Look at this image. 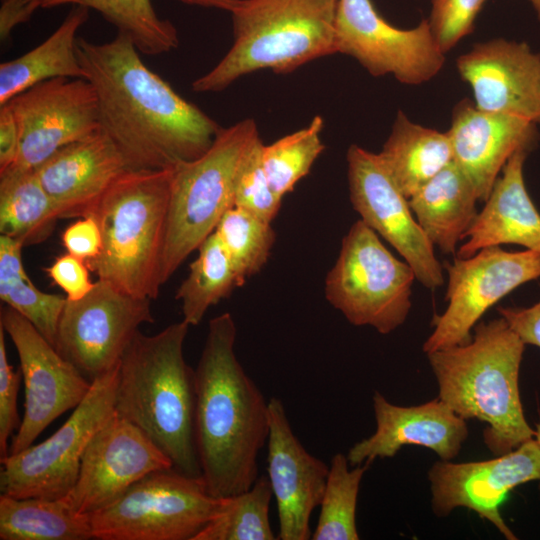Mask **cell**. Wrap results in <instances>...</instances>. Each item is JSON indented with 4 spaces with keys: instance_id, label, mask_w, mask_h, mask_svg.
Instances as JSON below:
<instances>
[{
    "instance_id": "29",
    "label": "cell",
    "mask_w": 540,
    "mask_h": 540,
    "mask_svg": "<svg viewBox=\"0 0 540 540\" xmlns=\"http://www.w3.org/2000/svg\"><path fill=\"white\" fill-rule=\"evenodd\" d=\"M1 540L94 539L90 515L75 512L64 500L0 495Z\"/></svg>"
},
{
    "instance_id": "5",
    "label": "cell",
    "mask_w": 540,
    "mask_h": 540,
    "mask_svg": "<svg viewBox=\"0 0 540 540\" xmlns=\"http://www.w3.org/2000/svg\"><path fill=\"white\" fill-rule=\"evenodd\" d=\"M171 176L172 169L128 170L89 214L98 223L102 246L86 264L126 294L151 300L159 294Z\"/></svg>"
},
{
    "instance_id": "26",
    "label": "cell",
    "mask_w": 540,
    "mask_h": 540,
    "mask_svg": "<svg viewBox=\"0 0 540 540\" xmlns=\"http://www.w3.org/2000/svg\"><path fill=\"white\" fill-rule=\"evenodd\" d=\"M89 9L74 5L60 26L40 45L0 65V105L32 86L55 78H84L77 54V32Z\"/></svg>"
},
{
    "instance_id": "17",
    "label": "cell",
    "mask_w": 540,
    "mask_h": 540,
    "mask_svg": "<svg viewBox=\"0 0 540 540\" xmlns=\"http://www.w3.org/2000/svg\"><path fill=\"white\" fill-rule=\"evenodd\" d=\"M428 478L435 515L446 517L455 508L465 507L492 523L506 539L515 540L499 506L515 487L540 480V446L533 438L489 460H441L432 465Z\"/></svg>"
},
{
    "instance_id": "10",
    "label": "cell",
    "mask_w": 540,
    "mask_h": 540,
    "mask_svg": "<svg viewBox=\"0 0 540 540\" xmlns=\"http://www.w3.org/2000/svg\"><path fill=\"white\" fill-rule=\"evenodd\" d=\"M119 364L90 391L50 437L0 459V491L16 498L60 499L74 487L85 450L115 414Z\"/></svg>"
},
{
    "instance_id": "13",
    "label": "cell",
    "mask_w": 540,
    "mask_h": 540,
    "mask_svg": "<svg viewBox=\"0 0 540 540\" xmlns=\"http://www.w3.org/2000/svg\"><path fill=\"white\" fill-rule=\"evenodd\" d=\"M335 36L336 53L353 57L372 76L391 74L403 84L429 81L445 61L428 19L400 29L380 16L371 0H338Z\"/></svg>"
},
{
    "instance_id": "16",
    "label": "cell",
    "mask_w": 540,
    "mask_h": 540,
    "mask_svg": "<svg viewBox=\"0 0 540 540\" xmlns=\"http://www.w3.org/2000/svg\"><path fill=\"white\" fill-rule=\"evenodd\" d=\"M7 103L20 130V151L11 167L36 169L62 147L100 129L96 93L84 78L47 80Z\"/></svg>"
},
{
    "instance_id": "35",
    "label": "cell",
    "mask_w": 540,
    "mask_h": 540,
    "mask_svg": "<svg viewBox=\"0 0 540 540\" xmlns=\"http://www.w3.org/2000/svg\"><path fill=\"white\" fill-rule=\"evenodd\" d=\"M323 119L316 115L304 128L262 147V163L272 190L283 198L306 176L324 150Z\"/></svg>"
},
{
    "instance_id": "30",
    "label": "cell",
    "mask_w": 540,
    "mask_h": 540,
    "mask_svg": "<svg viewBox=\"0 0 540 540\" xmlns=\"http://www.w3.org/2000/svg\"><path fill=\"white\" fill-rule=\"evenodd\" d=\"M24 246L0 236V299L25 317L54 347L66 297L39 290L22 262Z\"/></svg>"
},
{
    "instance_id": "47",
    "label": "cell",
    "mask_w": 540,
    "mask_h": 540,
    "mask_svg": "<svg viewBox=\"0 0 540 540\" xmlns=\"http://www.w3.org/2000/svg\"><path fill=\"white\" fill-rule=\"evenodd\" d=\"M534 439L540 446V423L536 425V428L534 429Z\"/></svg>"
},
{
    "instance_id": "21",
    "label": "cell",
    "mask_w": 540,
    "mask_h": 540,
    "mask_svg": "<svg viewBox=\"0 0 540 540\" xmlns=\"http://www.w3.org/2000/svg\"><path fill=\"white\" fill-rule=\"evenodd\" d=\"M372 401L376 430L348 450L351 466L394 457L404 445L426 447L441 460L450 461L468 437L466 420L440 398L405 407L390 403L375 391Z\"/></svg>"
},
{
    "instance_id": "40",
    "label": "cell",
    "mask_w": 540,
    "mask_h": 540,
    "mask_svg": "<svg viewBox=\"0 0 540 540\" xmlns=\"http://www.w3.org/2000/svg\"><path fill=\"white\" fill-rule=\"evenodd\" d=\"M53 282L65 293L68 300L85 297L94 287L86 262L69 253L59 256L45 269Z\"/></svg>"
},
{
    "instance_id": "39",
    "label": "cell",
    "mask_w": 540,
    "mask_h": 540,
    "mask_svg": "<svg viewBox=\"0 0 540 540\" xmlns=\"http://www.w3.org/2000/svg\"><path fill=\"white\" fill-rule=\"evenodd\" d=\"M5 331L0 325V456L9 455L8 441L18 430L21 419L17 410V397L22 374L8 362Z\"/></svg>"
},
{
    "instance_id": "9",
    "label": "cell",
    "mask_w": 540,
    "mask_h": 540,
    "mask_svg": "<svg viewBox=\"0 0 540 540\" xmlns=\"http://www.w3.org/2000/svg\"><path fill=\"white\" fill-rule=\"evenodd\" d=\"M220 498L202 477L167 468L131 485L117 500L90 515L97 540H193L215 515Z\"/></svg>"
},
{
    "instance_id": "24",
    "label": "cell",
    "mask_w": 540,
    "mask_h": 540,
    "mask_svg": "<svg viewBox=\"0 0 540 540\" xmlns=\"http://www.w3.org/2000/svg\"><path fill=\"white\" fill-rule=\"evenodd\" d=\"M528 150L512 154L497 178L483 209L464 235L456 257L467 258L479 250L517 244L540 252V213L524 183L523 167Z\"/></svg>"
},
{
    "instance_id": "14",
    "label": "cell",
    "mask_w": 540,
    "mask_h": 540,
    "mask_svg": "<svg viewBox=\"0 0 540 540\" xmlns=\"http://www.w3.org/2000/svg\"><path fill=\"white\" fill-rule=\"evenodd\" d=\"M0 325L16 348L25 389L24 414L9 447V454H16L31 446L55 419L76 408L92 382L13 308H1Z\"/></svg>"
},
{
    "instance_id": "12",
    "label": "cell",
    "mask_w": 540,
    "mask_h": 540,
    "mask_svg": "<svg viewBox=\"0 0 540 540\" xmlns=\"http://www.w3.org/2000/svg\"><path fill=\"white\" fill-rule=\"evenodd\" d=\"M151 299L126 294L98 279L63 308L55 348L90 382L115 368L145 323H153Z\"/></svg>"
},
{
    "instance_id": "23",
    "label": "cell",
    "mask_w": 540,
    "mask_h": 540,
    "mask_svg": "<svg viewBox=\"0 0 540 540\" xmlns=\"http://www.w3.org/2000/svg\"><path fill=\"white\" fill-rule=\"evenodd\" d=\"M128 170L123 154L101 129L62 147L35 169L61 218L89 215L110 185Z\"/></svg>"
},
{
    "instance_id": "32",
    "label": "cell",
    "mask_w": 540,
    "mask_h": 540,
    "mask_svg": "<svg viewBox=\"0 0 540 540\" xmlns=\"http://www.w3.org/2000/svg\"><path fill=\"white\" fill-rule=\"evenodd\" d=\"M66 4L97 11L145 55L167 53L179 45L175 26L158 16L152 0H42L45 9Z\"/></svg>"
},
{
    "instance_id": "44",
    "label": "cell",
    "mask_w": 540,
    "mask_h": 540,
    "mask_svg": "<svg viewBox=\"0 0 540 540\" xmlns=\"http://www.w3.org/2000/svg\"><path fill=\"white\" fill-rule=\"evenodd\" d=\"M42 0H0V42L5 46L12 31L19 24L28 22Z\"/></svg>"
},
{
    "instance_id": "41",
    "label": "cell",
    "mask_w": 540,
    "mask_h": 540,
    "mask_svg": "<svg viewBox=\"0 0 540 540\" xmlns=\"http://www.w3.org/2000/svg\"><path fill=\"white\" fill-rule=\"evenodd\" d=\"M67 253L89 261L98 256L102 246L100 229L93 216H84L69 225L62 235Z\"/></svg>"
},
{
    "instance_id": "42",
    "label": "cell",
    "mask_w": 540,
    "mask_h": 540,
    "mask_svg": "<svg viewBox=\"0 0 540 540\" xmlns=\"http://www.w3.org/2000/svg\"><path fill=\"white\" fill-rule=\"evenodd\" d=\"M499 315L525 344L540 348V301L530 307H499Z\"/></svg>"
},
{
    "instance_id": "43",
    "label": "cell",
    "mask_w": 540,
    "mask_h": 540,
    "mask_svg": "<svg viewBox=\"0 0 540 540\" xmlns=\"http://www.w3.org/2000/svg\"><path fill=\"white\" fill-rule=\"evenodd\" d=\"M20 151V130L8 103L0 105V172L13 166Z\"/></svg>"
},
{
    "instance_id": "22",
    "label": "cell",
    "mask_w": 540,
    "mask_h": 540,
    "mask_svg": "<svg viewBox=\"0 0 540 540\" xmlns=\"http://www.w3.org/2000/svg\"><path fill=\"white\" fill-rule=\"evenodd\" d=\"M453 162L467 176L479 201H486L499 173L519 149L530 151L537 142V125L527 119L483 111L468 99L454 108L446 132Z\"/></svg>"
},
{
    "instance_id": "11",
    "label": "cell",
    "mask_w": 540,
    "mask_h": 540,
    "mask_svg": "<svg viewBox=\"0 0 540 540\" xmlns=\"http://www.w3.org/2000/svg\"><path fill=\"white\" fill-rule=\"evenodd\" d=\"M448 305L433 319V332L422 349L430 352L472 340L471 330L483 314L524 283L540 278V252L486 247L445 264Z\"/></svg>"
},
{
    "instance_id": "3",
    "label": "cell",
    "mask_w": 540,
    "mask_h": 540,
    "mask_svg": "<svg viewBox=\"0 0 540 540\" xmlns=\"http://www.w3.org/2000/svg\"><path fill=\"white\" fill-rule=\"evenodd\" d=\"M185 321L136 333L119 363L115 413L141 429L177 471L201 477L195 441V371L184 358Z\"/></svg>"
},
{
    "instance_id": "45",
    "label": "cell",
    "mask_w": 540,
    "mask_h": 540,
    "mask_svg": "<svg viewBox=\"0 0 540 540\" xmlns=\"http://www.w3.org/2000/svg\"><path fill=\"white\" fill-rule=\"evenodd\" d=\"M184 4L195 5L207 8H216L228 12H232L239 0H177Z\"/></svg>"
},
{
    "instance_id": "7",
    "label": "cell",
    "mask_w": 540,
    "mask_h": 540,
    "mask_svg": "<svg viewBox=\"0 0 540 540\" xmlns=\"http://www.w3.org/2000/svg\"><path fill=\"white\" fill-rule=\"evenodd\" d=\"M259 137L255 121L244 119L221 128L203 155L172 168L160 261L161 285L198 250L224 213L234 206L241 164Z\"/></svg>"
},
{
    "instance_id": "36",
    "label": "cell",
    "mask_w": 540,
    "mask_h": 540,
    "mask_svg": "<svg viewBox=\"0 0 540 540\" xmlns=\"http://www.w3.org/2000/svg\"><path fill=\"white\" fill-rule=\"evenodd\" d=\"M214 233L243 283L263 268L276 239L270 222L237 206L224 213Z\"/></svg>"
},
{
    "instance_id": "20",
    "label": "cell",
    "mask_w": 540,
    "mask_h": 540,
    "mask_svg": "<svg viewBox=\"0 0 540 540\" xmlns=\"http://www.w3.org/2000/svg\"><path fill=\"white\" fill-rule=\"evenodd\" d=\"M456 65L477 108L540 124V54L528 44L502 38L478 43Z\"/></svg>"
},
{
    "instance_id": "33",
    "label": "cell",
    "mask_w": 540,
    "mask_h": 540,
    "mask_svg": "<svg viewBox=\"0 0 540 540\" xmlns=\"http://www.w3.org/2000/svg\"><path fill=\"white\" fill-rule=\"evenodd\" d=\"M272 489L265 475L241 493L220 498L219 507L193 540H274L269 518Z\"/></svg>"
},
{
    "instance_id": "4",
    "label": "cell",
    "mask_w": 540,
    "mask_h": 540,
    "mask_svg": "<svg viewBox=\"0 0 540 540\" xmlns=\"http://www.w3.org/2000/svg\"><path fill=\"white\" fill-rule=\"evenodd\" d=\"M525 345L500 316L477 323L470 342L427 354L438 398L463 419L487 425L484 443L495 456L534 438L519 389Z\"/></svg>"
},
{
    "instance_id": "2",
    "label": "cell",
    "mask_w": 540,
    "mask_h": 540,
    "mask_svg": "<svg viewBox=\"0 0 540 540\" xmlns=\"http://www.w3.org/2000/svg\"><path fill=\"white\" fill-rule=\"evenodd\" d=\"M237 328L229 312L209 321L195 371V441L201 477L215 498L249 489L269 433L268 401L234 351Z\"/></svg>"
},
{
    "instance_id": "27",
    "label": "cell",
    "mask_w": 540,
    "mask_h": 540,
    "mask_svg": "<svg viewBox=\"0 0 540 540\" xmlns=\"http://www.w3.org/2000/svg\"><path fill=\"white\" fill-rule=\"evenodd\" d=\"M378 154L408 199L453 161L446 132L416 124L402 111Z\"/></svg>"
},
{
    "instance_id": "25",
    "label": "cell",
    "mask_w": 540,
    "mask_h": 540,
    "mask_svg": "<svg viewBox=\"0 0 540 540\" xmlns=\"http://www.w3.org/2000/svg\"><path fill=\"white\" fill-rule=\"evenodd\" d=\"M408 201L431 243L446 255L456 252L478 214L475 188L453 161Z\"/></svg>"
},
{
    "instance_id": "19",
    "label": "cell",
    "mask_w": 540,
    "mask_h": 540,
    "mask_svg": "<svg viewBox=\"0 0 540 540\" xmlns=\"http://www.w3.org/2000/svg\"><path fill=\"white\" fill-rule=\"evenodd\" d=\"M268 480L276 500L281 540L311 539L310 518L320 505L329 465L309 453L294 434L282 401H268Z\"/></svg>"
},
{
    "instance_id": "18",
    "label": "cell",
    "mask_w": 540,
    "mask_h": 540,
    "mask_svg": "<svg viewBox=\"0 0 540 540\" xmlns=\"http://www.w3.org/2000/svg\"><path fill=\"white\" fill-rule=\"evenodd\" d=\"M172 467L171 460L141 429L115 413L91 439L77 481L63 498L75 512L92 515L142 477Z\"/></svg>"
},
{
    "instance_id": "38",
    "label": "cell",
    "mask_w": 540,
    "mask_h": 540,
    "mask_svg": "<svg viewBox=\"0 0 540 540\" xmlns=\"http://www.w3.org/2000/svg\"><path fill=\"white\" fill-rule=\"evenodd\" d=\"M485 0H431L428 23L436 43L445 54L473 31Z\"/></svg>"
},
{
    "instance_id": "31",
    "label": "cell",
    "mask_w": 540,
    "mask_h": 540,
    "mask_svg": "<svg viewBox=\"0 0 540 540\" xmlns=\"http://www.w3.org/2000/svg\"><path fill=\"white\" fill-rule=\"evenodd\" d=\"M243 284L230 256L213 232L198 248V256L177 290L183 321L189 326L198 325L211 306Z\"/></svg>"
},
{
    "instance_id": "8",
    "label": "cell",
    "mask_w": 540,
    "mask_h": 540,
    "mask_svg": "<svg viewBox=\"0 0 540 540\" xmlns=\"http://www.w3.org/2000/svg\"><path fill=\"white\" fill-rule=\"evenodd\" d=\"M412 267L397 259L361 219L343 237L325 278V297L354 326L380 334L400 327L411 309Z\"/></svg>"
},
{
    "instance_id": "34",
    "label": "cell",
    "mask_w": 540,
    "mask_h": 540,
    "mask_svg": "<svg viewBox=\"0 0 540 540\" xmlns=\"http://www.w3.org/2000/svg\"><path fill=\"white\" fill-rule=\"evenodd\" d=\"M347 455L332 456L325 490L320 502L313 540H358L356 509L360 483L371 463L349 468Z\"/></svg>"
},
{
    "instance_id": "28",
    "label": "cell",
    "mask_w": 540,
    "mask_h": 540,
    "mask_svg": "<svg viewBox=\"0 0 540 540\" xmlns=\"http://www.w3.org/2000/svg\"><path fill=\"white\" fill-rule=\"evenodd\" d=\"M60 213L35 169L10 167L0 172V233L23 246L46 240Z\"/></svg>"
},
{
    "instance_id": "1",
    "label": "cell",
    "mask_w": 540,
    "mask_h": 540,
    "mask_svg": "<svg viewBox=\"0 0 540 540\" xmlns=\"http://www.w3.org/2000/svg\"><path fill=\"white\" fill-rule=\"evenodd\" d=\"M77 54L96 93L100 129L130 170L172 169L211 147L222 127L150 70L127 35L78 38Z\"/></svg>"
},
{
    "instance_id": "46",
    "label": "cell",
    "mask_w": 540,
    "mask_h": 540,
    "mask_svg": "<svg viewBox=\"0 0 540 540\" xmlns=\"http://www.w3.org/2000/svg\"><path fill=\"white\" fill-rule=\"evenodd\" d=\"M533 6L538 19L540 20V0H528Z\"/></svg>"
},
{
    "instance_id": "15",
    "label": "cell",
    "mask_w": 540,
    "mask_h": 540,
    "mask_svg": "<svg viewBox=\"0 0 540 540\" xmlns=\"http://www.w3.org/2000/svg\"><path fill=\"white\" fill-rule=\"evenodd\" d=\"M347 163L350 201L361 220L395 248L424 287H441L443 269L434 245L379 154L351 145Z\"/></svg>"
},
{
    "instance_id": "6",
    "label": "cell",
    "mask_w": 540,
    "mask_h": 540,
    "mask_svg": "<svg viewBox=\"0 0 540 540\" xmlns=\"http://www.w3.org/2000/svg\"><path fill=\"white\" fill-rule=\"evenodd\" d=\"M338 0H239L231 12L234 42L208 73L192 83L197 93L219 92L249 73H288L336 53Z\"/></svg>"
},
{
    "instance_id": "37",
    "label": "cell",
    "mask_w": 540,
    "mask_h": 540,
    "mask_svg": "<svg viewBox=\"0 0 540 540\" xmlns=\"http://www.w3.org/2000/svg\"><path fill=\"white\" fill-rule=\"evenodd\" d=\"M259 137L248 150L241 164L234 192V206L272 222L281 207L280 198L271 188L262 163Z\"/></svg>"
}]
</instances>
